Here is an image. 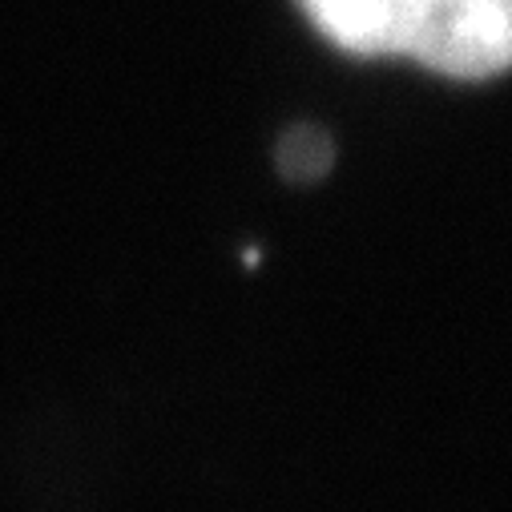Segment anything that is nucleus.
<instances>
[{"mask_svg":"<svg viewBox=\"0 0 512 512\" xmlns=\"http://www.w3.org/2000/svg\"><path fill=\"white\" fill-rule=\"evenodd\" d=\"M311 25L355 57H408L488 81L512 57V0H299Z\"/></svg>","mask_w":512,"mask_h":512,"instance_id":"1","label":"nucleus"},{"mask_svg":"<svg viewBox=\"0 0 512 512\" xmlns=\"http://www.w3.org/2000/svg\"><path fill=\"white\" fill-rule=\"evenodd\" d=\"M331 138L323 130H311V125H299V130L283 134L279 142V170L291 182H315L331 170Z\"/></svg>","mask_w":512,"mask_h":512,"instance_id":"2","label":"nucleus"}]
</instances>
